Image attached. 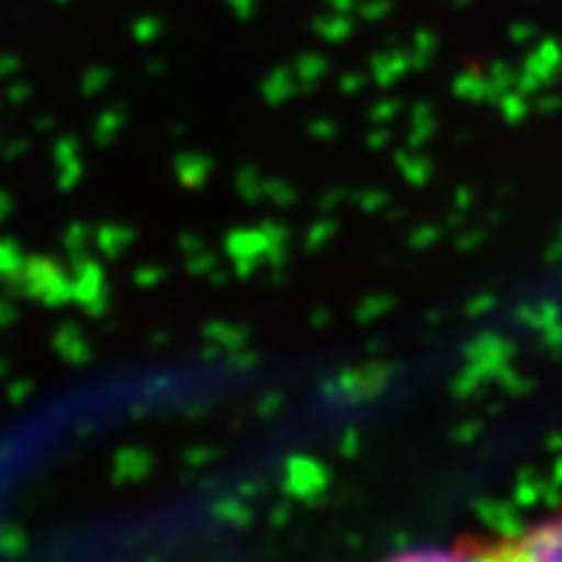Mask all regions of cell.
<instances>
[{"label": "cell", "instance_id": "1", "mask_svg": "<svg viewBox=\"0 0 562 562\" xmlns=\"http://www.w3.org/2000/svg\"><path fill=\"white\" fill-rule=\"evenodd\" d=\"M510 554L522 557V560L562 562V514L522 533L517 546L510 548Z\"/></svg>", "mask_w": 562, "mask_h": 562}]
</instances>
